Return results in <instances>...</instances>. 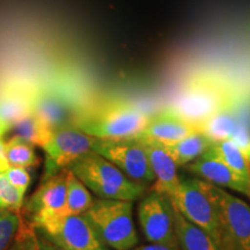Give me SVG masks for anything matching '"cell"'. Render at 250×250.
<instances>
[{
  "instance_id": "obj_8",
  "label": "cell",
  "mask_w": 250,
  "mask_h": 250,
  "mask_svg": "<svg viewBox=\"0 0 250 250\" xmlns=\"http://www.w3.org/2000/svg\"><path fill=\"white\" fill-rule=\"evenodd\" d=\"M168 199L188 220L210 234L219 247L220 227L217 210L198 177L181 176L179 186Z\"/></svg>"
},
{
  "instance_id": "obj_12",
  "label": "cell",
  "mask_w": 250,
  "mask_h": 250,
  "mask_svg": "<svg viewBox=\"0 0 250 250\" xmlns=\"http://www.w3.org/2000/svg\"><path fill=\"white\" fill-rule=\"evenodd\" d=\"M67 168L45 176L37 191L27 202L26 208L34 226L62 217L66 204Z\"/></svg>"
},
{
  "instance_id": "obj_10",
  "label": "cell",
  "mask_w": 250,
  "mask_h": 250,
  "mask_svg": "<svg viewBox=\"0 0 250 250\" xmlns=\"http://www.w3.org/2000/svg\"><path fill=\"white\" fill-rule=\"evenodd\" d=\"M138 219L148 243L176 245L173 212L168 197L149 190L138 205Z\"/></svg>"
},
{
  "instance_id": "obj_7",
  "label": "cell",
  "mask_w": 250,
  "mask_h": 250,
  "mask_svg": "<svg viewBox=\"0 0 250 250\" xmlns=\"http://www.w3.org/2000/svg\"><path fill=\"white\" fill-rule=\"evenodd\" d=\"M92 149L117 166L134 182L146 188L154 183V173L139 136L121 139H95Z\"/></svg>"
},
{
  "instance_id": "obj_6",
  "label": "cell",
  "mask_w": 250,
  "mask_h": 250,
  "mask_svg": "<svg viewBox=\"0 0 250 250\" xmlns=\"http://www.w3.org/2000/svg\"><path fill=\"white\" fill-rule=\"evenodd\" d=\"M230 104L233 99L226 87L208 78H197L181 90L171 109L197 126L214 112Z\"/></svg>"
},
{
  "instance_id": "obj_15",
  "label": "cell",
  "mask_w": 250,
  "mask_h": 250,
  "mask_svg": "<svg viewBox=\"0 0 250 250\" xmlns=\"http://www.w3.org/2000/svg\"><path fill=\"white\" fill-rule=\"evenodd\" d=\"M33 86L20 81H11L0 87V125L9 131L33 108Z\"/></svg>"
},
{
  "instance_id": "obj_30",
  "label": "cell",
  "mask_w": 250,
  "mask_h": 250,
  "mask_svg": "<svg viewBox=\"0 0 250 250\" xmlns=\"http://www.w3.org/2000/svg\"><path fill=\"white\" fill-rule=\"evenodd\" d=\"M4 148H5V142L1 138L0 139V173H4V171L7 169V167L9 166L7 160H6Z\"/></svg>"
},
{
  "instance_id": "obj_27",
  "label": "cell",
  "mask_w": 250,
  "mask_h": 250,
  "mask_svg": "<svg viewBox=\"0 0 250 250\" xmlns=\"http://www.w3.org/2000/svg\"><path fill=\"white\" fill-rule=\"evenodd\" d=\"M230 139H233L240 149L243 152V154L246 155V158L248 159L250 162V129L246 125L239 123L236 130L234 131L233 136L230 137Z\"/></svg>"
},
{
  "instance_id": "obj_31",
  "label": "cell",
  "mask_w": 250,
  "mask_h": 250,
  "mask_svg": "<svg viewBox=\"0 0 250 250\" xmlns=\"http://www.w3.org/2000/svg\"><path fill=\"white\" fill-rule=\"evenodd\" d=\"M6 132H7V131H6V130L4 129V127H2L1 125H0V139L2 138V136H4V134H5Z\"/></svg>"
},
{
  "instance_id": "obj_3",
  "label": "cell",
  "mask_w": 250,
  "mask_h": 250,
  "mask_svg": "<svg viewBox=\"0 0 250 250\" xmlns=\"http://www.w3.org/2000/svg\"><path fill=\"white\" fill-rule=\"evenodd\" d=\"M132 211L131 201L98 198L83 215L109 248L133 250L139 239Z\"/></svg>"
},
{
  "instance_id": "obj_19",
  "label": "cell",
  "mask_w": 250,
  "mask_h": 250,
  "mask_svg": "<svg viewBox=\"0 0 250 250\" xmlns=\"http://www.w3.org/2000/svg\"><path fill=\"white\" fill-rule=\"evenodd\" d=\"M237 125H239V118L234 111V104H230L214 112L212 116L197 125V127L206 136L210 137L213 142H218V140L230 138Z\"/></svg>"
},
{
  "instance_id": "obj_21",
  "label": "cell",
  "mask_w": 250,
  "mask_h": 250,
  "mask_svg": "<svg viewBox=\"0 0 250 250\" xmlns=\"http://www.w3.org/2000/svg\"><path fill=\"white\" fill-rule=\"evenodd\" d=\"M11 130H13L14 136L20 137L31 145L41 147L49 142L52 134V130L34 112H30L18 121Z\"/></svg>"
},
{
  "instance_id": "obj_24",
  "label": "cell",
  "mask_w": 250,
  "mask_h": 250,
  "mask_svg": "<svg viewBox=\"0 0 250 250\" xmlns=\"http://www.w3.org/2000/svg\"><path fill=\"white\" fill-rule=\"evenodd\" d=\"M24 193L9 182L5 173H0V208L19 212L23 205Z\"/></svg>"
},
{
  "instance_id": "obj_26",
  "label": "cell",
  "mask_w": 250,
  "mask_h": 250,
  "mask_svg": "<svg viewBox=\"0 0 250 250\" xmlns=\"http://www.w3.org/2000/svg\"><path fill=\"white\" fill-rule=\"evenodd\" d=\"M4 173L7 176L9 182L13 184L14 187H17L20 191L26 193L31 182V176L27 168L18 167V166H8L7 169Z\"/></svg>"
},
{
  "instance_id": "obj_1",
  "label": "cell",
  "mask_w": 250,
  "mask_h": 250,
  "mask_svg": "<svg viewBox=\"0 0 250 250\" xmlns=\"http://www.w3.org/2000/svg\"><path fill=\"white\" fill-rule=\"evenodd\" d=\"M147 118L133 103L108 100L87 104L76 126L96 139H121L139 134Z\"/></svg>"
},
{
  "instance_id": "obj_2",
  "label": "cell",
  "mask_w": 250,
  "mask_h": 250,
  "mask_svg": "<svg viewBox=\"0 0 250 250\" xmlns=\"http://www.w3.org/2000/svg\"><path fill=\"white\" fill-rule=\"evenodd\" d=\"M67 168L98 198L134 202L146 193V187L134 182L117 166L94 151L83 155Z\"/></svg>"
},
{
  "instance_id": "obj_22",
  "label": "cell",
  "mask_w": 250,
  "mask_h": 250,
  "mask_svg": "<svg viewBox=\"0 0 250 250\" xmlns=\"http://www.w3.org/2000/svg\"><path fill=\"white\" fill-rule=\"evenodd\" d=\"M5 156L9 166L29 168L37 165V156L34 145L20 137H11L5 142Z\"/></svg>"
},
{
  "instance_id": "obj_23",
  "label": "cell",
  "mask_w": 250,
  "mask_h": 250,
  "mask_svg": "<svg viewBox=\"0 0 250 250\" xmlns=\"http://www.w3.org/2000/svg\"><path fill=\"white\" fill-rule=\"evenodd\" d=\"M22 221L19 212L0 208V250H8Z\"/></svg>"
},
{
  "instance_id": "obj_16",
  "label": "cell",
  "mask_w": 250,
  "mask_h": 250,
  "mask_svg": "<svg viewBox=\"0 0 250 250\" xmlns=\"http://www.w3.org/2000/svg\"><path fill=\"white\" fill-rule=\"evenodd\" d=\"M197 130L198 127L195 124L186 121L173 109L168 108L148 117L139 134L167 145L179 142Z\"/></svg>"
},
{
  "instance_id": "obj_20",
  "label": "cell",
  "mask_w": 250,
  "mask_h": 250,
  "mask_svg": "<svg viewBox=\"0 0 250 250\" xmlns=\"http://www.w3.org/2000/svg\"><path fill=\"white\" fill-rule=\"evenodd\" d=\"M67 193L66 204L62 217L67 214H83L88 210L95 199L85 184L78 179L72 171L67 168L66 175Z\"/></svg>"
},
{
  "instance_id": "obj_5",
  "label": "cell",
  "mask_w": 250,
  "mask_h": 250,
  "mask_svg": "<svg viewBox=\"0 0 250 250\" xmlns=\"http://www.w3.org/2000/svg\"><path fill=\"white\" fill-rule=\"evenodd\" d=\"M87 104H83L76 90L66 83H51L33 86V110L52 131L76 126Z\"/></svg>"
},
{
  "instance_id": "obj_13",
  "label": "cell",
  "mask_w": 250,
  "mask_h": 250,
  "mask_svg": "<svg viewBox=\"0 0 250 250\" xmlns=\"http://www.w3.org/2000/svg\"><path fill=\"white\" fill-rule=\"evenodd\" d=\"M188 173L206 182L242 193L250 198V184L241 175L225 165L215 156L204 152L203 154L186 166Z\"/></svg>"
},
{
  "instance_id": "obj_17",
  "label": "cell",
  "mask_w": 250,
  "mask_h": 250,
  "mask_svg": "<svg viewBox=\"0 0 250 250\" xmlns=\"http://www.w3.org/2000/svg\"><path fill=\"white\" fill-rule=\"evenodd\" d=\"M171 212H173L175 235L181 250H220L210 234L188 220L173 204H171Z\"/></svg>"
},
{
  "instance_id": "obj_11",
  "label": "cell",
  "mask_w": 250,
  "mask_h": 250,
  "mask_svg": "<svg viewBox=\"0 0 250 250\" xmlns=\"http://www.w3.org/2000/svg\"><path fill=\"white\" fill-rule=\"evenodd\" d=\"M96 138L77 126H65L52 131L51 138L43 146L46 153V175L67 168L83 155L93 151Z\"/></svg>"
},
{
  "instance_id": "obj_14",
  "label": "cell",
  "mask_w": 250,
  "mask_h": 250,
  "mask_svg": "<svg viewBox=\"0 0 250 250\" xmlns=\"http://www.w3.org/2000/svg\"><path fill=\"white\" fill-rule=\"evenodd\" d=\"M146 152H147L149 165L154 173L155 181L152 184V189L162 195L170 196L175 191L180 183L179 166L171 158L169 152L167 151L166 146L160 142L154 139H149L147 137L140 136Z\"/></svg>"
},
{
  "instance_id": "obj_29",
  "label": "cell",
  "mask_w": 250,
  "mask_h": 250,
  "mask_svg": "<svg viewBox=\"0 0 250 250\" xmlns=\"http://www.w3.org/2000/svg\"><path fill=\"white\" fill-rule=\"evenodd\" d=\"M36 232H37V237H39L41 250H64V249H62L61 247H58L57 245H56V243L52 242L51 240H50L49 237H46L43 233L39 232L37 229H36Z\"/></svg>"
},
{
  "instance_id": "obj_25",
  "label": "cell",
  "mask_w": 250,
  "mask_h": 250,
  "mask_svg": "<svg viewBox=\"0 0 250 250\" xmlns=\"http://www.w3.org/2000/svg\"><path fill=\"white\" fill-rule=\"evenodd\" d=\"M8 250H41L35 226L27 225L22 221L20 229Z\"/></svg>"
},
{
  "instance_id": "obj_28",
  "label": "cell",
  "mask_w": 250,
  "mask_h": 250,
  "mask_svg": "<svg viewBox=\"0 0 250 250\" xmlns=\"http://www.w3.org/2000/svg\"><path fill=\"white\" fill-rule=\"evenodd\" d=\"M133 250H181L179 245H165V243H148V245L137 246Z\"/></svg>"
},
{
  "instance_id": "obj_18",
  "label": "cell",
  "mask_w": 250,
  "mask_h": 250,
  "mask_svg": "<svg viewBox=\"0 0 250 250\" xmlns=\"http://www.w3.org/2000/svg\"><path fill=\"white\" fill-rule=\"evenodd\" d=\"M212 144H213V140L210 137L206 136L201 130H197L179 142L167 144V145L164 144V145L176 165L182 167L199 158L203 153L210 148Z\"/></svg>"
},
{
  "instance_id": "obj_4",
  "label": "cell",
  "mask_w": 250,
  "mask_h": 250,
  "mask_svg": "<svg viewBox=\"0 0 250 250\" xmlns=\"http://www.w3.org/2000/svg\"><path fill=\"white\" fill-rule=\"evenodd\" d=\"M201 183L217 210L220 227L219 249L250 250V205L227 189L204 180Z\"/></svg>"
},
{
  "instance_id": "obj_9",
  "label": "cell",
  "mask_w": 250,
  "mask_h": 250,
  "mask_svg": "<svg viewBox=\"0 0 250 250\" xmlns=\"http://www.w3.org/2000/svg\"><path fill=\"white\" fill-rule=\"evenodd\" d=\"M35 228L64 250H111L83 214L52 218Z\"/></svg>"
}]
</instances>
